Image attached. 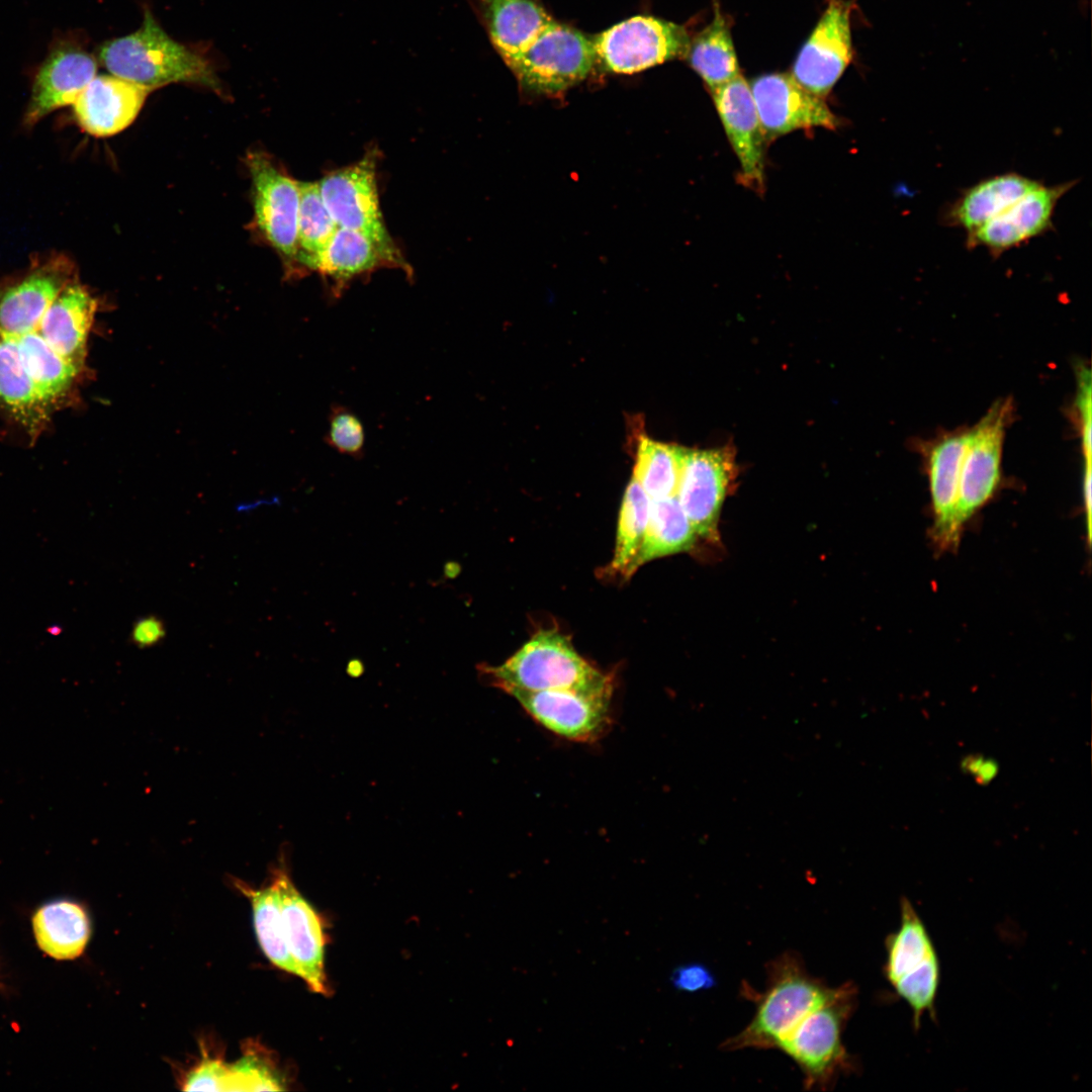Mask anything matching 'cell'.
<instances>
[{"label":"cell","instance_id":"1","mask_svg":"<svg viewBox=\"0 0 1092 1092\" xmlns=\"http://www.w3.org/2000/svg\"><path fill=\"white\" fill-rule=\"evenodd\" d=\"M98 59L111 75L149 90L180 82L219 88L207 59L173 39L149 9L138 30L102 43Z\"/></svg>","mask_w":1092,"mask_h":1092},{"label":"cell","instance_id":"2","mask_svg":"<svg viewBox=\"0 0 1092 1092\" xmlns=\"http://www.w3.org/2000/svg\"><path fill=\"white\" fill-rule=\"evenodd\" d=\"M491 684L508 691L571 690L613 694V677L586 661L556 629L540 630L497 666L481 664Z\"/></svg>","mask_w":1092,"mask_h":1092},{"label":"cell","instance_id":"3","mask_svg":"<svg viewBox=\"0 0 1092 1092\" xmlns=\"http://www.w3.org/2000/svg\"><path fill=\"white\" fill-rule=\"evenodd\" d=\"M833 988L811 976L799 956L786 952L767 966V986L757 995L751 1021L736 1035L725 1040L723 1051L777 1049L780 1041L814 1007L823 1002Z\"/></svg>","mask_w":1092,"mask_h":1092},{"label":"cell","instance_id":"4","mask_svg":"<svg viewBox=\"0 0 1092 1092\" xmlns=\"http://www.w3.org/2000/svg\"><path fill=\"white\" fill-rule=\"evenodd\" d=\"M857 990L847 982L830 995L780 1041L777 1049L800 1068L807 1089L825 1090L850 1071L853 1060L842 1042V1031L856 1006Z\"/></svg>","mask_w":1092,"mask_h":1092},{"label":"cell","instance_id":"5","mask_svg":"<svg viewBox=\"0 0 1092 1092\" xmlns=\"http://www.w3.org/2000/svg\"><path fill=\"white\" fill-rule=\"evenodd\" d=\"M899 928L886 940L884 973L899 997L911 1008L915 1027L933 1013L940 967L932 939L912 904L903 899Z\"/></svg>","mask_w":1092,"mask_h":1092},{"label":"cell","instance_id":"6","mask_svg":"<svg viewBox=\"0 0 1092 1092\" xmlns=\"http://www.w3.org/2000/svg\"><path fill=\"white\" fill-rule=\"evenodd\" d=\"M596 62L594 40L552 20L507 65L528 91L553 94L583 80Z\"/></svg>","mask_w":1092,"mask_h":1092},{"label":"cell","instance_id":"7","mask_svg":"<svg viewBox=\"0 0 1092 1092\" xmlns=\"http://www.w3.org/2000/svg\"><path fill=\"white\" fill-rule=\"evenodd\" d=\"M597 61L613 73L633 74L686 57L691 37L676 23L634 16L605 30L594 40Z\"/></svg>","mask_w":1092,"mask_h":1092},{"label":"cell","instance_id":"8","mask_svg":"<svg viewBox=\"0 0 1092 1092\" xmlns=\"http://www.w3.org/2000/svg\"><path fill=\"white\" fill-rule=\"evenodd\" d=\"M1012 414V400L998 399L969 429L954 515L960 533L964 525L993 496L999 485L1003 441Z\"/></svg>","mask_w":1092,"mask_h":1092},{"label":"cell","instance_id":"9","mask_svg":"<svg viewBox=\"0 0 1092 1092\" xmlns=\"http://www.w3.org/2000/svg\"><path fill=\"white\" fill-rule=\"evenodd\" d=\"M736 477L734 451L682 447L676 498L698 536L718 537L722 505Z\"/></svg>","mask_w":1092,"mask_h":1092},{"label":"cell","instance_id":"10","mask_svg":"<svg viewBox=\"0 0 1092 1092\" xmlns=\"http://www.w3.org/2000/svg\"><path fill=\"white\" fill-rule=\"evenodd\" d=\"M78 278L74 262L63 253L40 255L17 275L0 281V331L30 330L59 293Z\"/></svg>","mask_w":1092,"mask_h":1092},{"label":"cell","instance_id":"11","mask_svg":"<svg viewBox=\"0 0 1092 1092\" xmlns=\"http://www.w3.org/2000/svg\"><path fill=\"white\" fill-rule=\"evenodd\" d=\"M855 0H826V8L801 48L792 76L811 93L825 98L852 59L851 12Z\"/></svg>","mask_w":1092,"mask_h":1092},{"label":"cell","instance_id":"12","mask_svg":"<svg viewBox=\"0 0 1092 1092\" xmlns=\"http://www.w3.org/2000/svg\"><path fill=\"white\" fill-rule=\"evenodd\" d=\"M247 164L258 228L285 264L292 267L297 256L299 183L279 170L265 154H249Z\"/></svg>","mask_w":1092,"mask_h":1092},{"label":"cell","instance_id":"13","mask_svg":"<svg viewBox=\"0 0 1092 1092\" xmlns=\"http://www.w3.org/2000/svg\"><path fill=\"white\" fill-rule=\"evenodd\" d=\"M765 141L798 129L825 127L834 130L843 124L824 98L816 96L788 73H770L749 83Z\"/></svg>","mask_w":1092,"mask_h":1092},{"label":"cell","instance_id":"14","mask_svg":"<svg viewBox=\"0 0 1092 1092\" xmlns=\"http://www.w3.org/2000/svg\"><path fill=\"white\" fill-rule=\"evenodd\" d=\"M538 724L576 742L599 739L611 724L612 694L571 690L506 691Z\"/></svg>","mask_w":1092,"mask_h":1092},{"label":"cell","instance_id":"15","mask_svg":"<svg viewBox=\"0 0 1092 1092\" xmlns=\"http://www.w3.org/2000/svg\"><path fill=\"white\" fill-rule=\"evenodd\" d=\"M376 162L375 153L370 152L356 163L329 172L317 183L338 228L392 240L380 209Z\"/></svg>","mask_w":1092,"mask_h":1092},{"label":"cell","instance_id":"16","mask_svg":"<svg viewBox=\"0 0 1092 1092\" xmlns=\"http://www.w3.org/2000/svg\"><path fill=\"white\" fill-rule=\"evenodd\" d=\"M739 165L738 180L757 194L764 192V149L767 146L746 79H733L709 90Z\"/></svg>","mask_w":1092,"mask_h":1092},{"label":"cell","instance_id":"17","mask_svg":"<svg viewBox=\"0 0 1092 1092\" xmlns=\"http://www.w3.org/2000/svg\"><path fill=\"white\" fill-rule=\"evenodd\" d=\"M1076 180L1056 185L1038 184L1001 213L967 235L969 249L984 248L994 258L1041 236L1053 228L1061 198Z\"/></svg>","mask_w":1092,"mask_h":1092},{"label":"cell","instance_id":"18","mask_svg":"<svg viewBox=\"0 0 1092 1092\" xmlns=\"http://www.w3.org/2000/svg\"><path fill=\"white\" fill-rule=\"evenodd\" d=\"M272 878L278 887L285 940L298 977L312 992L326 995L329 991L323 920L298 892L282 864L273 870Z\"/></svg>","mask_w":1092,"mask_h":1092},{"label":"cell","instance_id":"19","mask_svg":"<svg viewBox=\"0 0 1092 1092\" xmlns=\"http://www.w3.org/2000/svg\"><path fill=\"white\" fill-rule=\"evenodd\" d=\"M96 71L95 57L80 42H56L34 77L24 123L32 126L54 110L74 104Z\"/></svg>","mask_w":1092,"mask_h":1092},{"label":"cell","instance_id":"20","mask_svg":"<svg viewBox=\"0 0 1092 1092\" xmlns=\"http://www.w3.org/2000/svg\"><path fill=\"white\" fill-rule=\"evenodd\" d=\"M968 438L969 429H961L923 446L933 512L931 536L939 550L954 549L960 542L954 515Z\"/></svg>","mask_w":1092,"mask_h":1092},{"label":"cell","instance_id":"21","mask_svg":"<svg viewBox=\"0 0 1092 1092\" xmlns=\"http://www.w3.org/2000/svg\"><path fill=\"white\" fill-rule=\"evenodd\" d=\"M97 307L96 298L76 278L28 331L39 334L59 355L87 373L88 339Z\"/></svg>","mask_w":1092,"mask_h":1092},{"label":"cell","instance_id":"22","mask_svg":"<svg viewBox=\"0 0 1092 1092\" xmlns=\"http://www.w3.org/2000/svg\"><path fill=\"white\" fill-rule=\"evenodd\" d=\"M151 90L113 75H99L74 103L79 125L102 138L122 131L138 116Z\"/></svg>","mask_w":1092,"mask_h":1092},{"label":"cell","instance_id":"23","mask_svg":"<svg viewBox=\"0 0 1092 1092\" xmlns=\"http://www.w3.org/2000/svg\"><path fill=\"white\" fill-rule=\"evenodd\" d=\"M382 267L408 269L392 240L338 228L323 251L316 271L332 281L333 291L339 294L355 277Z\"/></svg>","mask_w":1092,"mask_h":1092},{"label":"cell","instance_id":"24","mask_svg":"<svg viewBox=\"0 0 1092 1092\" xmlns=\"http://www.w3.org/2000/svg\"><path fill=\"white\" fill-rule=\"evenodd\" d=\"M1041 182L1007 172L979 181L945 205L940 220L970 234L1001 213Z\"/></svg>","mask_w":1092,"mask_h":1092},{"label":"cell","instance_id":"25","mask_svg":"<svg viewBox=\"0 0 1092 1092\" xmlns=\"http://www.w3.org/2000/svg\"><path fill=\"white\" fill-rule=\"evenodd\" d=\"M506 64L553 19L535 0H469Z\"/></svg>","mask_w":1092,"mask_h":1092},{"label":"cell","instance_id":"26","mask_svg":"<svg viewBox=\"0 0 1092 1092\" xmlns=\"http://www.w3.org/2000/svg\"><path fill=\"white\" fill-rule=\"evenodd\" d=\"M0 411L36 438L53 411L25 371L14 342L0 332Z\"/></svg>","mask_w":1092,"mask_h":1092},{"label":"cell","instance_id":"27","mask_svg":"<svg viewBox=\"0 0 1092 1092\" xmlns=\"http://www.w3.org/2000/svg\"><path fill=\"white\" fill-rule=\"evenodd\" d=\"M187 1091H280L282 1080L271 1064L260 1056L248 1054L234 1064L204 1058L183 1083Z\"/></svg>","mask_w":1092,"mask_h":1092},{"label":"cell","instance_id":"28","mask_svg":"<svg viewBox=\"0 0 1092 1092\" xmlns=\"http://www.w3.org/2000/svg\"><path fill=\"white\" fill-rule=\"evenodd\" d=\"M33 933L41 950L58 960H72L85 949L90 922L85 910L67 900L50 902L32 918Z\"/></svg>","mask_w":1092,"mask_h":1092},{"label":"cell","instance_id":"29","mask_svg":"<svg viewBox=\"0 0 1092 1092\" xmlns=\"http://www.w3.org/2000/svg\"><path fill=\"white\" fill-rule=\"evenodd\" d=\"M731 21L714 0V17L693 39L686 55L708 90L740 74L731 35Z\"/></svg>","mask_w":1092,"mask_h":1092},{"label":"cell","instance_id":"30","mask_svg":"<svg viewBox=\"0 0 1092 1092\" xmlns=\"http://www.w3.org/2000/svg\"><path fill=\"white\" fill-rule=\"evenodd\" d=\"M697 537L676 496L651 500L647 527L632 573L651 560L690 550Z\"/></svg>","mask_w":1092,"mask_h":1092},{"label":"cell","instance_id":"31","mask_svg":"<svg viewBox=\"0 0 1092 1092\" xmlns=\"http://www.w3.org/2000/svg\"><path fill=\"white\" fill-rule=\"evenodd\" d=\"M235 885L252 903L255 931L265 956L280 970L298 976L285 940L279 891L273 878L261 889H254L242 881Z\"/></svg>","mask_w":1092,"mask_h":1092},{"label":"cell","instance_id":"32","mask_svg":"<svg viewBox=\"0 0 1092 1092\" xmlns=\"http://www.w3.org/2000/svg\"><path fill=\"white\" fill-rule=\"evenodd\" d=\"M299 183L296 264L316 271L321 256L338 229L327 209L317 182Z\"/></svg>","mask_w":1092,"mask_h":1092},{"label":"cell","instance_id":"33","mask_svg":"<svg viewBox=\"0 0 1092 1092\" xmlns=\"http://www.w3.org/2000/svg\"><path fill=\"white\" fill-rule=\"evenodd\" d=\"M651 499L634 479L626 487L617 526L614 556L610 568L630 577L632 566L647 527Z\"/></svg>","mask_w":1092,"mask_h":1092},{"label":"cell","instance_id":"34","mask_svg":"<svg viewBox=\"0 0 1092 1092\" xmlns=\"http://www.w3.org/2000/svg\"><path fill=\"white\" fill-rule=\"evenodd\" d=\"M682 447L641 438L633 478L651 500L675 496Z\"/></svg>","mask_w":1092,"mask_h":1092},{"label":"cell","instance_id":"35","mask_svg":"<svg viewBox=\"0 0 1092 1092\" xmlns=\"http://www.w3.org/2000/svg\"><path fill=\"white\" fill-rule=\"evenodd\" d=\"M326 442L339 453L357 457L363 453L365 431L361 420L345 407L332 410Z\"/></svg>","mask_w":1092,"mask_h":1092},{"label":"cell","instance_id":"36","mask_svg":"<svg viewBox=\"0 0 1092 1092\" xmlns=\"http://www.w3.org/2000/svg\"><path fill=\"white\" fill-rule=\"evenodd\" d=\"M1078 392L1076 398L1078 421L1080 424L1085 464H1091V372L1086 367L1078 370Z\"/></svg>","mask_w":1092,"mask_h":1092},{"label":"cell","instance_id":"37","mask_svg":"<svg viewBox=\"0 0 1092 1092\" xmlns=\"http://www.w3.org/2000/svg\"><path fill=\"white\" fill-rule=\"evenodd\" d=\"M669 981L674 989L686 993L708 990L717 984L712 971L702 963H687L677 966L671 972Z\"/></svg>","mask_w":1092,"mask_h":1092},{"label":"cell","instance_id":"38","mask_svg":"<svg viewBox=\"0 0 1092 1092\" xmlns=\"http://www.w3.org/2000/svg\"><path fill=\"white\" fill-rule=\"evenodd\" d=\"M166 635L163 621L154 615L139 618L132 625L130 640L138 647H153Z\"/></svg>","mask_w":1092,"mask_h":1092},{"label":"cell","instance_id":"39","mask_svg":"<svg viewBox=\"0 0 1092 1092\" xmlns=\"http://www.w3.org/2000/svg\"><path fill=\"white\" fill-rule=\"evenodd\" d=\"M461 565L457 561L451 560L444 565V576L449 579L456 578L461 573Z\"/></svg>","mask_w":1092,"mask_h":1092},{"label":"cell","instance_id":"40","mask_svg":"<svg viewBox=\"0 0 1092 1092\" xmlns=\"http://www.w3.org/2000/svg\"><path fill=\"white\" fill-rule=\"evenodd\" d=\"M364 672V664L358 658L351 659L347 664V673L350 676L358 677Z\"/></svg>","mask_w":1092,"mask_h":1092},{"label":"cell","instance_id":"41","mask_svg":"<svg viewBox=\"0 0 1092 1092\" xmlns=\"http://www.w3.org/2000/svg\"><path fill=\"white\" fill-rule=\"evenodd\" d=\"M49 631H50V632H51L52 634H55V635H57V634H59V633H60L61 629H60L59 627H54V628H50V629H49Z\"/></svg>","mask_w":1092,"mask_h":1092}]
</instances>
